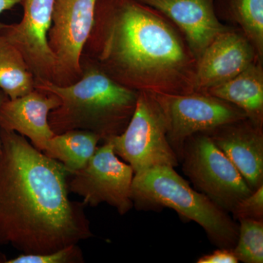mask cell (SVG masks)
<instances>
[{"instance_id":"obj_1","label":"cell","mask_w":263,"mask_h":263,"mask_svg":"<svg viewBox=\"0 0 263 263\" xmlns=\"http://www.w3.org/2000/svg\"><path fill=\"white\" fill-rule=\"evenodd\" d=\"M70 173L25 137L0 129V247L45 254L94 237Z\"/></svg>"},{"instance_id":"obj_2","label":"cell","mask_w":263,"mask_h":263,"mask_svg":"<svg viewBox=\"0 0 263 263\" xmlns=\"http://www.w3.org/2000/svg\"><path fill=\"white\" fill-rule=\"evenodd\" d=\"M81 60L135 91H195L197 60L183 34L158 10L138 0H97Z\"/></svg>"},{"instance_id":"obj_3","label":"cell","mask_w":263,"mask_h":263,"mask_svg":"<svg viewBox=\"0 0 263 263\" xmlns=\"http://www.w3.org/2000/svg\"><path fill=\"white\" fill-rule=\"evenodd\" d=\"M83 75L67 86L39 83L35 88L56 95L60 105L50 112L48 124L55 135L86 130L108 141L122 134L130 121L139 91L122 86L92 62L81 60Z\"/></svg>"},{"instance_id":"obj_4","label":"cell","mask_w":263,"mask_h":263,"mask_svg":"<svg viewBox=\"0 0 263 263\" xmlns=\"http://www.w3.org/2000/svg\"><path fill=\"white\" fill-rule=\"evenodd\" d=\"M138 210L168 208L184 219L197 223L218 248L234 249L239 226L204 194L195 190L174 167H157L134 174L131 189Z\"/></svg>"},{"instance_id":"obj_5","label":"cell","mask_w":263,"mask_h":263,"mask_svg":"<svg viewBox=\"0 0 263 263\" xmlns=\"http://www.w3.org/2000/svg\"><path fill=\"white\" fill-rule=\"evenodd\" d=\"M167 132L165 117L158 102L151 93L139 91L127 127L109 141L116 155L131 166L134 174L164 166L175 168L179 161L170 145Z\"/></svg>"},{"instance_id":"obj_6","label":"cell","mask_w":263,"mask_h":263,"mask_svg":"<svg viewBox=\"0 0 263 263\" xmlns=\"http://www.w3.org/2000/svg\"><path fill=\"white\" fill-rule=\"evenodd\" d=\"M180 163L197 191L227 212H233L240 200L253 193L206 133H198L186 140Z\"/></svg>"},{"instance_id":"obj_7","label":"cell","mask_w":263,"mask_h":263,"mask_svg":"<svg viewBox=\"0 0 263 263\" xmlns=\"http://www.w3.org/2000/svg\"><path fill=\"white\" fill-rule=\"evenodd\" d=\"M152 95L165 117L167 140L179 163L185 142L190 137L247 119L238 107L209 93Z\"/></svg>"},{"instance_id":"obj_8","label":"cell","mask_w":263,"mask_h":263,"mask_svg":"<svg viewBox=\"0 0 263 263\" xmlns=\"http://www.w3.org/2000/svg\"><path fill=\"white\" fill-rule=\"evenodd\" d=\"M70 177L69 192L82 197L86 206L106 203L121 215L133 209L131 189L134 171L129 164L119 160L110 141L98 147L86 165Z\"/></svg>"},{"instance_id":"obj_9","label":"cell","mask_w":263,"mask_h":263,"mask_svg":"<svg viewBox=\"0 0 263 263\" xmlns=\"http://www.w3.org/2000/svg\"><path fill=\"white\" fill-rule=\"evenodd\" d=\"M97 0H55L48 46L56 59L54 84H74L83 75L81 60L95 22Z\"/></svg>"},{"instance_id":"obj_10","label":"cell","mask_w":263,"mask_h":263,"mask_svg":"<svg viewBox=\"0 0 263 263\" xmlns=\"http://www.w3.org/2000/svg\"><path fill=\"white\" fill-rule=\"evenodd\" d=\"M54 1L23 0L24 14L19 23L0 22V36L20 52L36 84H54L56 79V59L48 41Z\"/></svg>"},{"instance_id":"obj_11","label":"cell","mask_w":263,"mask_h":263,"mask_svg":"<svg viewBox=\"0 0 263 263\" xmlns=\"http://www.w3.org/2000/svg\"><path fill=\"white\" fill-rule=\"evenodd\" d=\"M262 60L238 28L231 27L214 38L197 62L194 91L207 92Z\"/></svg>"},{"instance_id":"obj_12","label":"cell","mask_w":263,"mask_h":263,"mask_svg":"<svg viewBox=\"0 0 263 263\" xmlns=\"http://www.w3.org/2000/svg\"><path fill=\"white\" fill-rule=\"evenodd\" d=\"M158 10L172 22L199 60L209 44L231 27L219 21L215 0H138Z\"/></svg>"},{"instance_id":"obj_13","label":"cell","mask_w":263,"mask_h":263,"mask_svg":"<svg viewBox=\"0 0 263 263\" xmlns=\"http://www.w3.org/2000/svg\"><path fill=\"white\" fill-rule=\"evenodd\" d=\"M239 171L252 191L263 185V128L248 119L206 133Z\"/></svg>"},{"instance_id":"obj_14","label":"cell","mask_w":263,"mask_h":263,"mask_svg":"<svg viewBox=\"0 0 263 263\" xmlns=\"http://www.w3.org/2000/svg\"><path fill=\"white\" fill-rule=\"evenodd\" d=\"M60 105L56 95L37 88L20 98L6 99L0 106V129L18 133L43 152L55 135L48 116Z\"/></svg>"},{"instance_id":"obj_15","label":"cell","mask_w":263,"mask_h":263,"mask_svg":"<svg viewBox=\"0 0 263 263\" xmlns=\"http://www.w3.org/2000/svg\"><path fill=\"white\" fill-rule=\"evenodd\" d=\"M205 93L238 107L254 125L263 128L262 60H257L238 75Z\"/></svg>"},{"instance_id":"obj_16","label":"cell","mask_w":263,"mask_h":263,"mask_svg":"<svg viewBox=\"0 0 263 263\" xmlns=\"http://www.w3.org/2000/svg\"><path fill=\"white\" fill-rule=\"evenodd\" d=\"M100 141V137L91 132L67 131L52 137L43 153L63 164L71 175L86 165Z\"/></svg>"},{"instance_id":"obj_17","label":"cell","mask_w":263,"mask_h":263,"mask_svg":"<svg viewBox=\"0 0 263 263\" xmlns=\"http://www.w3.org/2000/svg\"><path fill=\"white\" fill-rule=\"evenodd\" d=\"M35 84L20 52L0 36V89L13 100L32 92Z\"/></svg>"},{"instance_id":"obj_18","label":"cell","mask_w":263,"mask_h":263,"mask_svg":"<svg viewBox=\"0 0 263 263\" xmlns=\"http://www.w3.org/2000/svg\"><path fill=\"white\" fill-rule=\"evenodd\" d=\"M224 10L263 60V0H222Z\"/></svg>"},{"instance_id":"obj_19","label":"cell","mask_w":263,"mask_h":263,"mask_svg":"<svg viewBox=\"0 0 263 263\" xmlns=\"http://www.w3.org/2000/svg\"><path fill=\"white\" fill-rule=\"evenodd\" d=\"M233 249L237 259L245 263L263 262V220L241 219Z\"/></svg>"},{"instance_id":"obj_20","label":"cell","mask_w":263,"mask_h":263,"mask_svg":"<svg viewBox=\"0 0 263 263\" xmlns=\"http://www.w3.org/2000/svg\"><path fill=\"white\" fill-rule=\"evenodd\" d=\"M7 263H83L84 253L79 245H72L65 248L45 254H24L15 258L7 259Z\"/></svg>"},{"instance_id":"obj_21","label":"cell","mask_w":263,"mask_h":263,"mask_svg":"<svg viewBox=\"0 0 263 263\" xmlns=\"http://www.w3.org/2000/svg\"><path fill=\"white\" fill-rule=\"evenodd\" d=\"M234 220H263V185L240 200L231 212Z\"/></svg>"},{"instance_id":"obj_22","label":"cell","mask_w":263,"mask_h":263,"mask_svg":"<svg viewBox=\"0 0 263 263\" xmlns=\"http://www.w3.org/2000/svg\"><path fill=\"white\" fill-rule=\"evenodd\" d=\"M239 262L233 249L218 248L212 253L201 256L197 263H238Z\"/></svg>"},{"instance_id":"obj_23","label":"cell","mask_w":263,"mask_h":263,"mask_svg":"<svg viewBox=\"0 0 263 263\" xmlns=\"http://www.w3.org/2000/svg\"><path fill=\"white\" fill-rule=\"evenodd\" d=\"M23 0H0V14L6 10L12 9L15 5L22 4Z\"/></svg>"},{"instance_id":"obj_24","label":"cell","mask_w":263,"mask_h":263,"mask_svg":"<svg viewBox=\"0 0 263 263\" xmlns=\"http://www.w3.org/2000/svg\"><path fill=\"white\" fill-rule=\"evenodd\" d=\"M8 98V96L5 94L4 91H3V90L0 89V106H1V105L3 103V102H4L5 100Z\"/></svg>"}]
</instances>
